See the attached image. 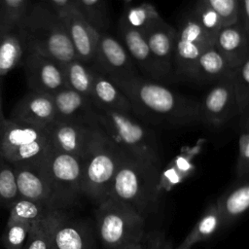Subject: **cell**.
<instances>
[{
  "label": "cell",
  "instance_id": "7402d4cb",
  "mask_svg": "<svg viewBox=\"0 0 249 249\" xmlns=\"http://www.w3.org/2000/svg\"><path fill=\"white\" fill-rule=\"evenodd\" d=\"M52 249H90L87 231L81 226L65 223L55 210L48 215Z\"/></svg>",
  "mask_w": 249,
  "mask_h": 249
},
{
  "label": "cell",
  "instance_id": "2e32d148",
  "mask_svg": "<svg viewBox=\"0 0 249 249\" xmlns=\"http://www.w3.org/2000/svg\"><path fill=\"white\" fill-rule=\"evenodd\" d=\"M9 119L46 128L57 115L52 95L29 90L16 103Z\"/></svg>",
  "mask_w": 249,
  "mask_h": 249
},
{
  "label": "cell",
  "instance_id": "4316f807",
  "mask_svg": "<svg viewBox=\"0 0 249 249\" xmlns=\"http://www.w3.org/2000/svg\"><path fill=\"white\" fill-rule=\"evenodd\" d=\"M66 86L90 98L93 81V69L78 58L62 65Z\"/></svg>",
  "mask_w": 249,
  "mask_h": 249
},
{
  "label": "cell",
  "instance_id": "5b68a950",
  "mask_svg": "<svg viewBox=\"0 0 249 249\" xmlns=\"http://www.w3.org/2000/svg\"><path fill=\"white\" fill-rule=\"evenodd\" d=\"M143 217L124 204L106 198L96 209V227L105 249H122L146 233Z\"/></svg>",
  "mask_w": 249,
  "mask_h": 249
},
{
  "label": "cell",
  "instance_id": "30bf717a",
  "mask_svg": "<svg viewBox=\"0 0 249 249\" xmlns=\"http://www.w3.org/2000/svg\"><path fill=\"white\" fill-rule=\"evenodd\" d=\"M213 45L191 13L177 28L174 47L175 75L189 78L197 57L206 48Z\"/></svg>",
  "mask_w": 249,
  "mask_h": 249
},
{
  "label": "cell",
  "instance_id": "d590c367",
  "mask_svg": "<svg viewBox=\"0 0 249 249\" xmlns=\"http://www.w3.org/2000/svg\"><path fill=\"white\" fill-rule=\"evenodd\" d=\"M23 249H52L48 216L32 223Z\"/></svg>",
  "mask_w": 249,
  "mask_h": 249
},
{
  "label": "cell",
  "instance_id": "d4e9b609",
  "mask_svg": "<svg viewBox=\"0 0 249 249\" xmlns=\"http://www.w3.org/2000/svg\"><path fill=\"white\" fill-rule=\"evenodd\" d=\"M27 52L18 26L10 28L0 40V79L21 64Z\"/></svg>",
  "mask_w": 249,
  "mask_h": 249
},
{
  "label": "cell",
  "instance_id": "ba28073f",
  "mask_svg": "<svg viewBox=\"0 0 249 249\" xmlns=\"http://www.w3.org/2000/svg\"><path fill=\"white\" fill-rule=\"evenodd\" d=\"M40 162L51 185L55 204H70L82 193L83 160L51 147Z\"/></svg>",
  "mask_w": 249,
  "mask_h": 249
},
{
  "label": "cell",
  "instance_id": "4fadbf2b",
  "mask_svg": "<svg viewBox=\"0 0 249 249\" xmlns=\"http://www.w3.org/2000/svg\"><path fill=\"white\" fill-rule=\"evenodd\" d=\"M40 160L13 164L18 192L19 197L42 203L55 210V199Z\"/></svg>",
  "mask_w": 249,
  "mask_h": 249
},
{
  "label": "cell",
  "instance_id": "ffe728a7",
  "mask_svg": "<svg viewBox=\"0 0 249 249\" xmlns=\"http://www.w3.org/2000/svg\"><path fill=\"white\" fill-rule=\"evenodd\" d=\"M214 46L232 70L249 56V37L240 22L223 26L215 38Z\"/></svg>",
  "mask_w": 249,
  "mask_h": 249
},
{
  "label": "cell",
  "instance_id": "f35d334b",
  "mask_svg": "<svg viewBox=\"0 0 249 249\" xmlns=\"http://www.w3.org/2000/svg\"><path fill=\"white\" fill-rule=\"evenodd\" d=\"M235 172L237 179L249 177V131H242L240 134Z\"/></svg>",
  "mask_w": 249,
  "mask_h": 249
},
{
  "label": "cell",
  "instance_id": "c3c4849f",
  "mask_svg": "<svg viewBox=\"0 0 249 249\" xmlns=\"http://www.w3.org/2000/svg\"><path fill=\"white\" fill-rule=\"evenodd\" d=\"M0 207H1V206H0Z\"/></svg>",
  "mask_w": 249,
  "mask_h": 249
},
{
  "label": "cell",
  "instance_id": "9c48e42d",
  "mask_svg": "<svg viewBox=\"0 0 249 249\" xmlns=\"http://www.w3.org/2000/svg\"><path fill=\"white\" fill-rule=\"evenodd\" d=\"M51 145L82 160L106 135L98 124L55 120L46 127Z\"/></svg>",
  "mask_w": 249,
  "mask_h": 249
},
{
  "label": "cell",
  "instance_id": "9a60e30c",
  "mask_svg": "<svg viewBox=\"0 0 249 249\" xmlns=\"http://www.w3.org/2000/svg\"><path fill=\"white\" fill-rule=\"evenodd\" d=\"M203 123L222 125L238 114L231 76L218 81L200 102Z\"/></svg>",
  "mask_w": 249,
  "mask_h": 249
},
{
  "label": "cell",
  "instance_id": "d6986e66",
  "mask_svg": "<svg viewBox=\"0 0 249 249\" xmlns=\"http://www.w3.org/2000/svg\"><path fill=\"white\" fill-rule=\"evenodd\" d=\"M176 32L177 29L167 23L162 18L144 32L153 55L171 76H175L174 47Z\"/></svg>",
  "mask_w": 249,
  "mask_h": 249
},
{
  "label": "cell",
  "instance_id": "5bb4252c",
  "mask_svg": "<svg viewBox=\"0 0 249 249\" xmlns=\"http://www.w3.org/2000/svg\"><path fill=\"white\" fill-rule=\"evenodd\" d=\"M119 34L130 57L149 80H169L171 76L166 72L153 55L144 33L129 26L122 18L119 20Z\"/></svg>",
  "mask_w": 249,
  "mask_h": 249
},
{
  "label": "cell",
  "instance_id": "e0dca14e",
  "mask_svg": "<svg viewBox=\"0 0 249 249\" xmlns=\"http://www.w3.org/2000/svg\"><path fill=\"white\" fill-rule=\"evenodd\" d=\"M76 56L82 62L92 66L95 56L98 30L79 12L72 9L61 16Z\"/></svg>",
  "mask_w": 249,
  "mask_h": 249
},
{
  "label": "cell",
  "instance_id": "ee69618b",
  "mask_svg": "<svg viewBox=\"0 0 249 249\" xmlns=\"http://www.w3.org/2000/svg\"><path fill=\"white\" fill-rule=\"evenodd\" d=\"M243 123H242V131H249V110L243 116Z\"/></svg>",
  "mask_w": 249,
  "mask_h": 249
},
{
  "label": "cell",
  "instance_id": "cb8c5ba5",
  "mask_svg": "<svg viewBox=\"0 0 249 249\" xmlns=\"http://www.w3.org/2000/svg\"><path fill=\"white\" fill-rule=\"evenodd\" d=\"M232 71L223 54L213 45L206 48L197 57L189 78L199 82L220 81L231 77Z\"/></svg>",
  "mask_w": 249,
  "mask_h": 249
},
{
  "label": "cell",
  "instance_id": "ac0fdd59",
  "mask_svg": "<svg viewBox=\"0 0 249 249\" xmlns=\"http://www.w3.org/2000/svg\"><path fill=\"white\" fill-rule=\"evenodd\" d=\"M57 119L66 122L98 124L96 120V107L90 98L66 87L53 94Z\"/></svg>",
  "mask_w": 249,
  "mask_h": 249
},
{
  "label": "cell",
  "instance_id": "8fae6325",
  "mask_svg": "<svg viewBox=\"0 0 249 249\" xmlns=\"http://www.w3.org/2000/svg\"><path fill=\"white\" fill-rule=\"evenodd\" d=\"M91 68L110 80L139 75L137 67L124 44L106 31H98L95 56Z\"/></svg>",
  "mask_w": 249,
  "mask_h": 249
},
{
  "label": "cell",
  "instance_id": "603a6c76",
  "mask_svg": "<svg viewBox=\"0 0 249 249\" xmlns=\"http://www.w3.org/2000/svg\"><path fill=\"white\" fill-rule=\"evenodd\" d=\"M216 203L223 227L239 219L249 210V177L238 179L236 184L217 198Z\"/></svg>",
  "mask_w": 249,
  "mask_h": 249
},
{
  "label": "cell",
  "instance_id": "7dc6e473",
  "mask_svg": "<svg viewBox=\"0 0 249 249\" xmlns=\"http://www.w3.org/2000/svg\"><path fill=\"white\" fill-rule=\"evenodd\" d=\"M165 249H167V247L165 246ZM185 249H191V248H185Z\"/></svg>",
  "mask_w": 249,
  "mask_h": 249
},
{
  "label": "cell",
  "instance_id": "277c9868",
  "mask_svg": "<svg viewBox=\"0 0 249 249\" xmlns=\"http://www.w3.org/2000/svg\"><path fill=\"white\" fill-rule=\"evenodd\" d=\"M96 120L105 135L124 153L161 168L156 134L134 115L96 108Z\"/></svg>",
  "mask_w": 249,
  "mask_h": 249
},
{
  "label": "cell",
  "instance_id": "83f0119b",
  "mask_svg": "<svg viewBox=\"0 0 249 249\" xmlns=\"http://www.w3.org/2000/svg\"><path fill=\"white\" fill-rule=\"evenodd\" d=\"M193 168L194 164L192 161L191 154L187 153L177 156L164 169L160 170V189L168 190L171 187H174L176 184L182 182L187 176L191 174Z\"/></svg>",
  "mask_w": 249,
  "mask_h": 249
},
{
  "label": "cell",
  "instance_id": "60d3db41",
  "mask_svg": "<svg viewBox=\"0 0 249 249\" xmlns=\"http://www.w3.org/2000/svg\"><path fill=\"white\" fill-rule=\"evenodd\" d=\"M42 2L60 17L72 9H77L76 0H42Z\"/></svg>",
  "mask_w": 249,
  "mask_h": 249
},
{
  "label": "cell",
  "instance_id": "44dd1931",
  "mask_svg": "<svg viewBox=\"0 0 249 249\" xmlns=\"http://www.w3.org/2000/svg\"><path fill=\"white\" fill-rule=\"evenodd\" d=\"M90 99L98 109L134 115L132 104L124 92L113 81L94 69Z\"/></svg>",
  "mask_w": 249,
  "mask_h": 249
},
{
  "label": "cell",
  "instance_id": "4dcf8cb0",
  "mask_svg": "<svg viewBox=\"0 0 249 249\" xmlns=\"http://www.w3.org/2000/svg\"><path fill=\"white\" fill-rule=\"evenodd\" d=\"M231 81L238 114L244 116L249 110V56L232 71Z\"/></svg>",
  "mask_w": 249,
  "mask_h": 249
},
{
  "label": "cell",
  "instance_id": "52a82bcc",
  "mask_svg": "<svg viewBox=\"0 0 249 249\" xmlns=\"http://www.w3.org/2000/svg\"><path fill=\"white\" fill-rule=\"evenodd\" d=\"M50 147L46 128L11 119L0 125V156L12 164L38 160Z\"/></svg>",
  "mask_w": 249,
  "mask_h": 249
},
{
  "label": "cell",
  "instance_id": "f1b7e54d",
  "mask_svg": "<svg viewBox=\"0 0 249 249\" xmlns=\"http://www.w3.org/2000/svg\"><path fill=\"white\" fill-rule=\"evenodd\" d=\"M121 18L129 26L143 33L161 18L155 6L147 2H143L137 6L128 7Z\"/></svg>",
  "mask_w": 249,
  "mask_h": 249
},
{
  "label": "cell",
  "instance_id": "8992f818",
  "mask_svg": "<svg viewBox=\"0 0 249 249\" xmlns=\"http://www.w3.org/2000/svg\"><path fill=\"white\" fill-rule=\"evenodd\" d=\"M124 152L107 136L83 159L82 193L99 204L108 197Z\"/></svg>",
  "mask_w": 249,
  "mask_h": 249
},
{
  "label": "cell",
  "instance_id": "ab89813d",
  "mask_svg": "<svg viewBox=\"0 0 249 249\" xmlns=\"http://www.w3.org/2000/svg\"><path fill=\"white\" fill-rule=\"evenodd\" d=\"M164 237L160 231H146L139 240L124 246L122 249H164Z\"/></svg>",
  "mask_w": 249,
  "mask_h": 249
},
{
  "label": "cell",
  "instance_id": "484cf974",
  "mask_svg": "<svg viewBox=\"0 0 249 249\" xmlns=\"http://www.w3.org/2000/svg\"><path fill=\"white\" fill-rule=\"evenodd\" d=\"M219 227H222L221 216L215 201L207 206L190 233L175 249L192 248L194 244L203 241L214 234Z\"/></svg>",
  "mask_w": 249,
  "mask_h": 249
},
{
  "label": "cell",
  "instance_id": "e575fe53",
  "mask_svg": "<svg viewBox=\"0 0 249 249\" xmlns=\"http://www.w3.org/2000/svg\"><path fill=\"white\" fill-rule=\"evenodd\" d=\"M32 223L8 219L2 241L6 249H23Z\"/></svg>",
  "mask_w": 249,
  "mask_h": 249
},
{
  "label": "cell",
  "instance_id": "bcb514c9",
  "mask_svg": "<svg viewBox=\"0 0 249 249\" xmlns=\"http://www.w3.org/2000/svg\"><path fill=\"white\" fill-rule=\"evenodd\" d=\"M131 1H132V0H124V2L125 3V5H129V4L131 3Z\"/></svg>",
  "mask_w": 249,
  "mask_h": 249
},
{
  "label": "cell",
  "instance_id": "836d02e7",
  "mask_svg": "<svg viewBox=\"0 0 249 249\" xmlns=\"http://www.w3.org/2000/svg\"><path fill=\"white\" fill-rule=\"evenodd\" d=\"M77 9L98 31H105L108 25L104 0H76Z\"/></svg>",
  "mask_w": 249,
  "mask_h": 249
},
{
  "label": "cell",
  "instance_id": "6da1fadb",
  "mask_svg": "<svg viewBox=\"0 0 249 249\" xmlns=\"http://www.w3.org/2000/svg\"><path fill=\"white\" fill-rule=\"evenodd\" d=\"M113 81L128 97L134 116L154 124L192 125L203 123L200 102L185 97L141 75Z\"/></svg>",
  "mask_w": 249,
  "mask_h": 249
},
{
  "label": "cell",
  "instance_id": "d6a6232c",
  "mask_svg": "<svg viewBox=\"0 0 249 249\" xmlns=\"http://www.w3.org/2000/svg\"><path fill=\"white\" fill-rule=\"evenodd\" d=\"M18 197L14 166L0 156V206L11 208Z\"/></svg>",
  "mask_w": 249,
  "mask_h": 249
},
{
  "label": "cell",
  "instance_id": "8d00e7d4",
  "mask_svg": "<svg viewBox=\"0 0 249 249\" xmlns=\"http://www.w3.org/2000/svg\"><path fill=\"white\" fill-rule=\"evenodd\" d=\"M214 9L222 18L224 26L239 22L238 0H200Z\"/></svg>",
  "mask_w": 249,
  "mask_h": 249
},
{
  "label": "cell",
  "instance_id": "f6af8a7d",
  "mask_svg": "<svg viewBox=\"0 0 249 249\" xmlns=\"http://www.w3.org/2000/svg\"><path fill=\"white\" fill-rule=\"evenodd\" d=\"M6 118L3 115V110H2V89H1V79H0V125L5 122Z\"/></svg>",
  "mask_w": 249,
  "mask_h": 249
},
{
  "label": "cell",
  "instance_id": "f546056e",
  "mask_svg": "<svg viewBox=\"0 0 249 249\" xmlns=\"http://www.w3.org/2000/svg\"><path fill=\"white\" fill-rule=\"evenodd\" d=\"M51 211H53V209H50L42 203L18 197L10 208L9 219L34 223L48 216Z\"/></svg>",
  "mask_w": 249,
  "mask_h": 249
},
{
  "label": "cell",
  "instance_id": "1f68e13d",
  "mask_svg": "<svg viewBox=\"0 0 249 249\" xmlns=\"http://www.w3.org/2000/svg\"><path fill=\"white\" fill-rule=\"evenodd\" d=\"M192 15L197 20L210 41L214 44L219 30L224 26L223 19L220 15L214 9L200 0L196 1Z\"/></svg>",
  "mask_w": 249,
  "mask_h": 249
},
{
  "label": "cell",
  "instance_id": "74e56055",
  "mask_svg": "<svg viewBox=\"0 0 249 249\" xmlns=\"http://www.w3.org/2000/svg\"><path fill=\"white\" fill-rule=\"evenodd\" d=\"M0 5L12 27H17L30 5L28 0H0Z\"/></svg>",
  "mask_w": 249,
  "mask_h": 249
},
{
  "label": "cell",
  "instance_id": "7c38bea8",
  "mask_svg": "<svg viewBox=\"0 0 249 249\" xmlns=\"http://www.w3.org/2000/svg\"><path fill=\"white\" fill-rule=\"evenodd\" d=\"M21 64L29 90L52 95L67 87L62 65L39 53L28 51Z\"/></svg>",
  "mask_w": 249,
  "mask_h": 249
},
{
  "label": "cell",
  "instance_id": "7a4b0ae2",
  "mask_svg": "<svg viewBox=\"0 0 249 249\" xmlns=\"http://www.w3.org/2000/svg\"><path fill=\"white\" fill-rule=\"evenodd\" d=\"M160 170L161 168L156 165L124 153L108 197L124 204L146 219L159 204L161 190L160 186Z\"/></svg>",
  "mask_w": 249,
  "mask_h": 249
},
{
  "label": "cell",
  "instance_id": "3957f363",
  "mask_svg": "<svg viewBox=\"0 0 249 249\" xmlns=\"http://www.w3.org/2000/svg\"><path fill=\"white\" fill-rule=\"evenodd\" d=\"M18 28L28 51L61 65L77 58L61 17L43 2L30 5Z\"/></svg>",
  "mask_w": 249,
  "mask_h": 249
},
{
  "label": "cell",
  "instance_id": "7bdbcfd3",
  "mask_svg": "<svg viewBox=\"0 0 249 249\" xmlns=\"http://www.w3.org/2000/svg\"><path fill=\"white\" fill-rule=\"evenodd\" d=\"M12 28V26L10 25L7 17L0 5V40L2 39V37L4 36V34L10 29Z\"/></svg>",
  "mask_w": 249,
  "mask_h": 249
},
{
  "label": "cell",
  "instance_id": "b9f144b4",
  "mask_svg": "<svg viewBox=\"0 0 249 249\" xmlns=\"http://www.w3.org/2000/svg\"><path fill=\"white\" fill-rule=\"evenodd\" d=\"M239 22L249 37V0H238Z\"/></svg>",
  "mask_w": 249,
  "mask_h": 249
}]
</instances>
